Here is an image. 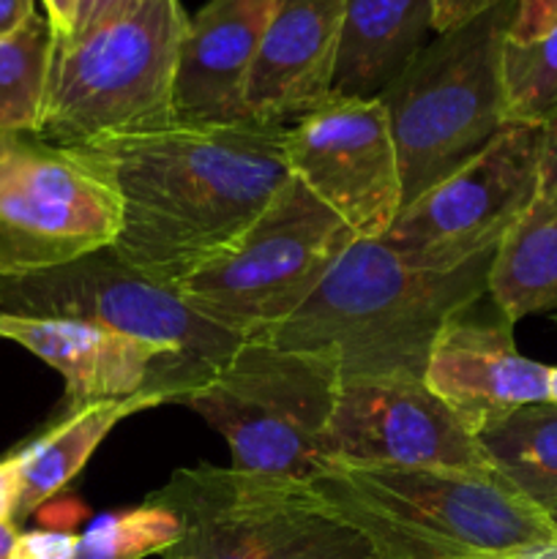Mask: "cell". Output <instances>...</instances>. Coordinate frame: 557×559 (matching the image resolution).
Here are the masks:
<instances>
[{"instance_id": "cell-1", "label": "cell", "mask_w": 557, "mask_h": 559, "mask_svg": "<svg viewBox=\"0 0 557 559\" xmlns=\"http://www.w3.org/2000/svg\"><path fill=\"white\" fill-rule=\"evenodd\" d=\"M287 123H169L74 147L120 205L109 249L162 287L178 289L233 249L289 180Z\"/></svg>"}, {"instance_id": "cell-2", "label": "cell", "mask_w": 557, "mask_h": 559, "mask_svg": "<svg viewBox=\"0 0 557 559\" xmlns=\"http://www.w3.org/2000/svg\"><path fill=\"white\" fill-rule=\"evenodd\" d=\"M495 254L435 273L410 267L382 240L358 238L295 314L246 342L331 355L342 382L393 374L424 380L442 325L489 295Z\"/></svg>"}, {"instance_id": "cell-3", "label": "cell", "mask_w": 557, "mask_h": 559, "mask_svg": "<svg viewBox=\"0 0 557 559\" xmlns=\"http://www.w3.org/2000/svg\"><path fill=\"white\" fill-rule=\"evenodd\" d=\"M309 484L371 559H502L557 538L546 513L495 467L325 464Z\"/></svg>"}, {"instance_id": "cell-4", "label": "cell", "mask_w": 557, "mask_h": 559, "mask_svg": "<svg viewBox=\"0 0 557 559\" xmlns=\"http://www.w3.org/2000/svg\"><path fill=\"white\" fill-rule=\"evenodd\" d=\"M513 14L517 0H502L437 33L380 96L391 120L404 205L473 162L508 123L502 44Z\"/></svg>"}, {"instance_id": "cell-5", "label": "cell", "mask_w": 557, "mask_h": 559, "mask_svg": "<svg viewBox=\"0 0 557 559\" xmlns=\"http://www.w3.org/2000/svg\"><path fill=\"white\" fill-rule=\"evenodd\" d=\"M189 16L180 0H142L76 41H55L36 136L80 147L175 123L173 82Z\"/></svg>"}, {"instance_id": "cell-6", "label": "cell", "mask_w": 557, "mask_h": 559, "mask_svg": "<svg viewBox=\"0 0 557 559\" xmlns=\"http://www.w3.org/2000/svg\"><path fill=\"white\" fill-rule=\"evenodd\" d=\"M147 502L178 519L175 559H371L349 524L333 516L309 480L235 467L175 469Z\"/></svg>"}, {"instance_id": "cell-7", "label": "cell", "mask_w": 557, "mask_h": 559, "mask_svg": "<svg viewBox=\"0 0 557 559\" xmlns=\"http://www.w3.org/2000/svg\"><path fill=\"white\" fill-rule=\"evenodd\" d=\"M339 385L331 355L244 342L186 404L224 437L229 467L311 480L325 467Z\"/></svg>"}, {"instance_id": "cell-8", "label": "cell", "mask_w": 557, "mask_h": 559, "mask_svg": "<svg viewBox=\"0 0 557 559\" xmlns=\"http://www.w3.org/2000/svg\"><path fill=\"white\" fill-rule=\"evenodd\" d=\"M353 240V229L289 175L244 238L186 278L178 295L246 342L295 314Z\"/></svg>"}, {"instance_id": "cell-9", "label": "cell", "mask_w": 557, "mask_h": 559, "mask_svg": "<svg viewBox=\"0 0 557 559\" xmlns=\"http://www.w3.org/2000/svg\"><path fill=\"white\" fill-rule=\"evenodd\" d=\"M0 314L74 320L178 349L218 371L244 338L197 314L178 295L126 265L112 249L38 271L0 273Z\"/></svg>"}, {"instance_id": "cell-10", "label": "cell", "mask_w": 557, "mask_h": 559, "mask_svg": "<svg viewBox=\"0 0 557 559\" xmlns=\"http://www.w3.org/2000/svg\"><path fill=\"white\" fill-rule=\"evenodd\" d=\"M120 205L74 147L0 131V273L38 271L109 249Z\"/></svg>"}, {"instance_id": "cell-11", "label": "cell", "mask_w": 557, "mask_h": 559, "mask_svg": "<svg viewBox=\"0 0 557 559\" xmlns=\"http://www.w3.org/2000/svg\"><path fill=\"white\" fill-rule=\"evenodd\" d=\"M546 126L506 123L451 178L399 211L382 243L418 271H457L495 254L538 189Z\"/></svg>"}, {"instance_id": "cell-12", "label": "cell", "mask_w": 557, "mask_h": 559, "mask_svg": "<svg viewBox=\"0 0 557 559\" xmlns=\"http://www.w3.org/2000/svg\"><path fill=\"white\" fill-rule=\"evenodd\" d=\"M287 167L355 238L382 240L404 205L391 120L380 98L331 96L287 126Z\"/></svg>"}, {"instance_id": "cell-13", "label": "cell", "mask_w": 557, "mask_h": 559, "mask_svg": "<svg viewBox=\"0 0 557 559\" xmlns=\"http://www.w3.org/2000/svg\"><path fill=\"white\" fill-rule=\"evenodd\" d=\"M325 464L349 467H491L478 437L420 377H360L339 385L322 440Z\"/></svg>"}, {"instance_id": "cell-14", "label": "cell", "mask_w": 557, "mask_h": 559, "mask_svg": "<svg viewBox=\"0 0 557 559\" xmlns=\"http://www.w3.org/2000/svg\"><path fill=\"white\" fill-rule=\"evenodd\" d=\"M0 338L20 344L66 380V415L142 393L186 404L216 371L178 349L74 320L0 314Z\"/></svg>"}, {"instance_id": "cell-15", "label": "cell", "mask_w": 557, "mask_h": 559, "mask_svg": "<svg viewBox=\"0 0 557 559\" xmlns=\"http://www.w3.org/2000/svg\"><path fill=\"white\" fill-rule=\"evenodd\" d=\"M484 300V298H481ZM453 314L437 333L424 369V382L473 435L491 420L549 396L552 366L530 360L513 342V322L491 300Z\"/></svg>"}, {"instance_id": "cell-16", "label": "cell", "mask_w": 557, "mask_h": 559, "mask_svg": "<svg viewBox=\"0 0 557 559\" xmlns=\"http://www.w3.org/2000/svg\"><path fill=\"white\" fill-rule=\"evenodd\" d=\"M344 0H276L262 31L246 112L262 123H295L331 98Z\"/></svg>"}, {"instance_id": "cell-17", "label": "cell", "mask_w": 557, "mask_h": 559, "mask_svg": "<svg viewBox=\"0 0 557 559\" xmlns=\"http://www.w3.org/2000/svg\"><path fill=\"white\" fill-rule=\"evenodd\" d=\"M276 0H211L189 16L173 82L175 123H246V80Z\"/></svg>"}, {"instance_id": "cell-18", "label": "cell", "mask_w": 557, "mask_h": 559, "mask_svg": "<svg viewBox=\"0 0 557 559\" xmlns=\"http://www.w3.org/2000/svg\"><path fill=\"white\" fill-rule=\"evenodd\" d=\"M437 0H344L331 96L380 98L435 33Z\"/></svg>"}, {"instance_id": "cell-19", "label": "cell", "mask_w": 557, "mask_h": 559, "mask_svg": "<svg viewBox=\"0 0 557 559\" xmlns=\"http://www.w3.org/2000/svg\"><path fill=\"white\" fill-rule=\"evenodd\" d=\"M489 298L513 325L557 311V120L546 126L538 189L491 260Z\"/></svg>"}, {"instance_id": "cell-20", "label": "cell", "mask_w": 557, "mask_h": 559, "mask_svg": "<svg viewBox=\"0 0 557 559\" xmlns=\"http://www.w3.org/2000/svg\"><path fill=\"white\" fill-rule=\"evenodd\" d=\"M158 404L167 402L151 393L93 404L80 413L66 415L55 429L33 440L25 451L14 453L16 467H20V502H16L14 524L36 513L44 502L63 491L120 420L142 409L158 407Z\"/></svg>"}, {"instance_id": "cell-21", "label": "cell", "mask_w": 557, "mask_h": 559, "mask_svg": "<svg viewBox=\"0 0 557 559\" xmlns=\"http://www.w3.org/2000/svg\"><path fill=\"white\" fill-rule=\"evenodd\" d=\"M475 437L491 467L541 511L557 500V409L549 402L511 409Z\"/></svg>"}, {"instance_id": "cell-22", "label": "cell", "mask_w": 557, "mask_h": 559, "mask_svg": "<svg viewBox=\"0 0 557 559\" xmlns=\"http://www.w3.org/2000/svg\"><path fill=\"white\" fill-rule=\"evenodd\" d=\"M52 52L55 31L42 14L14 36L0 38V131L36 134Z\"/></svg>"}, {"instance_id": "cell-23", "label": "cell", "mask_w": 557, "mask_h": 559, "mask_svg": "<svg viewBox=\"0 0 557 559\" xmlns=\"http://www.w3.org/2000/svg\"><path fill=\"white\" fill-rule=\"evenodd\" d=\"M502 93L508 123L557 120V25L533 41L502 44Z\"/></svg>"}, {"instance_id": "cell-24", "label": "cell", "mask_w": 557, "mask_h": 559, "mask_svg": "<svg viewBox=\"0 0 557 559\" xmlns=\"http://www.w3.org/2000/svg\"><path fill=\"white\" fill-rule=\"evenodd\" d=\"M180 538V524L167 508L142 502L123 513H109L93 522L71 559H145L164 555Z\"/></svg>"}, {"instance_id": "cell-25", "label": "cell", "mask_w": 557, "mask_h": 559, "mask_svg": "<svg viewBox=\"0 0 557 559\" xmlns=\"http://www.w3.org/2000/svg\"><path fill=\"white\" fill-rule=\"evenodd\" d=\"M140 3L142 0H76L71 33L66 38H55V41H76V38L87 36V33L98 31V27L112 25L120 16L131 14Z\"/></svg>"}, {"instance_id": "cell-26", "label": "cell", "mask_w": 557, "mask_h": 559, "mask_svg": "<svg viewBox=\"0 0 557 559\" xmlns=\"http://www.w3.org/2000/svg\"><path fill=\"white\" fill-rule=\"evenodd\" d=\"M76 544H80V535L60 533V530L20 533L11 546L9 559H71Z\"/></svg>"}, {"instance_id": "cell-27", "label": "cell", "mask_w": 557, "mask_h": 559, "mask_svg": "<svg viewBox=\"0 0 557 559\" xmlns=\"http://www.w3.org/2000/svg\"><path fill=\"white\" fill-rule=\"evenodd\" d=\"M552 25H557V0H517V14H513L508 38L533 41Z\"/></svg>"}, {"instance_id": "cell-28", "label": "cell", "mask_w": 557, "mask_h": 559, "mask_svg": "<svg viewBox=\"0 0 557 559\" xmlns=\"http://www.w3.org/2000/svg\"><path fill=\"white\" fill-rule=\"evenodd\" d=\"M497 3H502V0H437L435 36L437 33L453 31V27L475 20V16L484 14V11L495 9Z\"/></svg>"}, {"instance_id": "cell-29", "label": "cell", "mask_w": 557, "mask_h": 559, "mask_svg": "<svg viewBox=\"0 0 557 559\" xmlns=\"http://www.w3.org/2000/svg\"><path fill=\"white\" fill-rule=\"evenodd\" d=\"M16 502H20V467L16 456L0 462V524L14 522Z\"/></svg>"}, {"instance_id": "cell-30", "label": "cell", "mask_w": 557, "mask_h": 559, "mask_svg": "<svg viewBox=\"0 0 557 559\" xmlns=\"http://www.w3.org/2000/svg\"><path fill=\"white\" fill-rule=\"evenodd\" d=\"M36 16V0H0V38L20 33Z\"/></svg>"}, {"instance_id": "cell-31", "label": "cell", "mask_w": 557, "mask_h": 559, "mask_svg": "<svg viewBox=\"0 0 557 559\" xmlns=\"http://www.w3.org/2000/svg\"><path fill=\"white\" fill-rule=\"evenodd\" d=\"M47 9V20L52 25L55 38H66L71 33V22H74V5L76 0H42Z\"/></svg>"}, {"instance_id": "cell-32", "label": "cell", "mask_w": 557, "mask_h": 559, "mask_svg": "<svg viewBox=\"0 0 557 559\" xmlns=\"http://www.w3.org/2000/svg\"><path fill=\"white\" fill-rule=\"evenodd\" d=\"M502 559H557V538L549 540V544L533 546V549L517 551V555H508Z\"/></svg>"}, {"instance_id": "cell-33", "label": "cell", "mask_w": 557, "mask_h": 559, "mask_svg": "<svg viewBox=\"0 0 557 559\" xmlns=\"http://www.w3.org/2000/svg\"><path fill=\"white\" fill-rule=\"evenodd\" d=\"M16 535H20V530H16L14 522L0 524V559H9L11 546H14Z\"/></svg>"}, {"instance_id": "cell-34", "label": "cell", "mask_w": 557, "mask_h": 559, "mask_svg": "<svg viewBox=\"0 0 557 559\" xmlns=\"http://www.w3.org/2000/svg\"><path fill=\"white\" fill-rule=\"evenodd\" d=\"M546 402L557 409V366L549 369V396H546Z\"/></svg>"}, {"instance_id": "cell-35", "label": "cell", "mask_w": 557, "mask_h": 559, "mask_svg": "<svg viewBox=\"0 0 557 559\" xmlns=\"http://www.w3.org/2000/svg\"><path fill=\"white\" fill-rule=\"evenodd\" d=\"M544 513H546V519H549V522H552V527H555V533H557V500L552 502V506L546 508Z\"/></svg>"}, {"instance_id": "cell-36", "label": "cell", "mask_w": 557, "mask_h": 559, "mask_svg": "<svg viewBox=\"0 0 557 559\" xmlns=\"http://www.w3.org/2000/svg\"><path fill=\"white\" fill-rule=\"evenodd\" d=\"M164 559H175V557H164Z\"/></svg>"}, {"instance_id": "cell-37", "label": "cell", "mask_w": 557, "mask_h": 559, "mask_svg": "<svg viewBox=\"0 0 557 559\" xmlns=\"http://www.w3.org/2000/svg\"><path fill=\"white\" fill-rule=\"evenodd\" d=\"M555 322H557V314H555Z\"/></svg>"}]
</instances>
